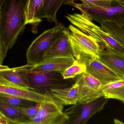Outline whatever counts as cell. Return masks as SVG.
<instances>
[{
  "label": "cell",
  "mask_w": 124,
  "mask_h": 124,
  "mask_svg": "<svg viewBox=\"0 0 124 124\" xmlns=\"http://www.w3.org/2000/svg\"><path fill=\"white\" fill-rule=\"evenodd\" d=\"M101 28L124 47V23L103 22Z\"/></svg>",
  "instance_id": "18"
},
{
  "label": "cell",
  "mask_w": 124,
  "mask_h": 124,
  "mask_svg": "<svg viewBox=\"0 0 124 124\" xmlns=\"http://www.w3.org/2000/svg\"><path fill=\"white\" fill-rule=\"evenodd\" d=\"M66 0H45L44 5L41 10L36 17V28L43 18L46 19L49 22H58L56 15L57 11L63 4H65Z\"/></svg>",
  "instance_id": "14"
},
{
  "label": "cell",
  "mask_w": 124,
  "mask_h": 124,
  "mask_svg": "<svg viewBox=\"0 0 124 124\" xmlns=\"http://www.w3.org/2000/svg\"><path fill=\"white\" fill-rule=\"evenodd\" d=\"M25 0H10L4 14L3 25L0 36L7 52L14 46L26 25L24 12Z\"/></svg>",
  "instance_id": "1"
},
{
  "label": "cell",
  "mask_w": 124,
  "mask_h": 124,
  "mask_svg": "<svg viewBox=\"0 0 124 124\" xmlns=\"http://www.w3.org/2000/svg\"><path fill=\"white\" fill-rule=\"evenodd\" d=\"M86 70V65L80 63L76 60L71 65L60 73L64 79H71L74 78L78 75L85 73Z\"/></svg>",
  "instance_id": "20"
},
{
  "label": "cell",
  "mask_w": 124,
  "mask_h": 124,
  "mask_svg": "<svg viewBox=\"0 0 124 124\" xmlns=\"http://www.w3.org/2000/svg\"><path fill=\"white\" fill-rule=\"evenodd\" d=\"M0 124H16L6 116L0 110Z\"/></svg>",
  "instance_id": "28"
},
{
  "label": "cell",
  "mask_w": 124,
  "mask_h": 124,
  "mask_svg": "<svg viewBox=\"0 0 124 124\" xmlns=\"http://www.w3.org/2000/svg\"><path fill=\"white\" fill-rule=\"evenodd\" d=\"M30 65L12 68L11 69L1 73L5 79L23 87L34 90L31 86L28 76V68Z\"/></svg>",
  "instance_id": "15"
},
{
  "label": "cell",
  "mask_w": 124,
  "mask_h": 124,
  "mask_svg": "<svg viewBox=\"0 0 124 124\" xmlns=\"http://www.w3.org/2000/svg\"><path fill=\"white\" fill-rule=\"evenodd\" d=\"M0 110L7 118L16 124H26L28 119L24 116L17 107L0 99Z\"/></svg>",
  "instance_id": "19"
},
{
  "label": "cell",
  "mask_w": 124,
  "mask_h": 124,
  "mask_svg": "<svg viewBox=\"0 0 124 124\" xmlns=\"http://www.w3.org/2000/svg\"><path fill=\"white\" fill-rule=\"evenodd\" d=\"M78 84V103L85 104L103 96L101 83L87 72L77 76Z\"/></svg>",
  "instance_id": "9"
},
{
  "label": "cell",
  "mask_w": 124,
  "mask_h": 124,
  "mask_svg": "<svg viewBox=\"0 0 124 124\" xmlns=\"http://www.w3.org/2000/svg\"><path fill=\"white\" fill-rule=\"evenodd\" d=\"M66 17L71 25L94 37L104 49L124 56V47L101 27L95 24L88 16L81 13H74L68 14Z\"/></svg>",
  "instance_id": "2"
},
{
  "label": "cell",
  "mask_w": 124,
  "mask_h": 124,
  "mask_svg": "<svg viewBox=\"0 0 124 124\" xmlns=\"http://www.w3.org/2000/svg\"><path fill=\"white\" fill-rule=\"evenodd\" d=\"M69 30L65 27L61 35L45 54L44 60L53 58L74 57L73 49L69 39Z\"/></svg>",
  "instance_id": "12"
},
{
  "label": "cell",
  "mask_w": 124,
  "mask_h": 124,
  "mask_svg": "<svg viewBox=\"0 0 124 124\" xmlns=\"http://www.w3.org/2000/svg\"><path fill=\"white\" fill-rule=\"evenodd\" d=\"M86 65V72L98 80L103 86L124 79L98 58H94Z\"/></svg>",
  "instance_id": "10"
},
{
  "label": "cell",
  "mask_w": 124,
  "mask_h": 124,
  "mask_svg": "<svg viewBox=\"0 0 124 124\" xmlns=\"http://www.w3.org/2000/svg\"><path fill=\"white\" fill-rule=\"evenodd\" d=\"M65 27L62 23L46 30L32 41L26 52L27 64L36 65L44 61V57L62 33Z\"/></svg>",
  "instance_id": "4"
},
{
  "label": "cell",
  "mask_w": 124,
  "mask_h": 124,
  "mask_svg": "<svg viewBox=\"0 0 124 124\" xmlns=\"http://www.w3.org/2000/svg\"><path fill=\"white\" fill-rule=\"evenodd\" d=\"M119 4L124 6V0H114Z\"/></svg>",
  "instance_id": "30"
},
{
  "label": "cell",
  "mask_w": 124,
  "mask_h": 124,
  "mask_svg": "<svg viewBox=\"0 0 124 124\" xmlns=\"http://www.w3.org/2000/svg\"><path fill=\"white\" fill-rule=\"evenodd\" d=\"M104 96L109 99L118 100L124 103V85Z\"/></svg>",
  "instance_id": "25"
},
{
  "label": "cell",
  "mask_w": 124,
  "mask_h": 124,
  "mask_svg": "<svg viewBox=\"0 0 124 124\" xmlns=\"http://www.w3.org/2000/svg\"><path fill=\"white\" fill-rule=\"evenodd\" d=\"M98 59L124 79V55L102 49Z\"/></svg>",
  "instance_id": "16"
},
{
  "label": "cell",
  "mask_w": 124,
  "mask_h": 124,
  "mask_svg": "<svg viewBox=\"0 0 124 124\" xmlns=\"http://www.w3.org/2000/svg\"><path fill=\"white\" fill-rule=\"evenodd\" d=\"M69 29V39L76 60L86 65L94 58H99L103 48L95 39L73 25H70Z\"/></svg>",
  "instance_id": "3"
},
{
  "label": "cell",
  "mask_w": 124,
  "mask_h": 124,
  "mask_svg": "<svg viewBox=\"0 0 124 124\" xmlns=\"http://www.w3.org/2000/svg\"><path fill=\"white\" fill-rule=\"evenodd\" d=\"M0 99L7 103L19 107L35 105V103L18 97L0 93Z\"/></svg>",
  "instance_id": "21"
},
{
  "label": "cell",
  "mask_w": 124,
  "mask_h": 124,
  "mask_svg": "<svg viewBox=\"0 0 124 124\" xmlns=\"http://www.w3.org/2000/svg\"><path fill=\"white\" fill-rule=\"evenodd\" d=\"M12 68H10L7 66L0 65V73L11 70Z\"/></svg>",
  "instance_id": "29"
},
{
  "label": "cell",
  "mask_w": 124,
  "mask_h": 124,
  "mask_svg": "<svg viewBox=\"0 0 124 124\" xmlns=\"http://www.w3.org/2000/svg\"><path fill=\"white\" fill-rule=\"evenodd\" d=\"M124 85V79L116 81L103 85L102 87V91L103 96L109 94L112 91Z\"/></svg>",
  "instance_id": "24"
},
{
  "label": "cell",
  "mask_w": 124,
  "mask_h": 124,
  "mask_svg": "<svg viewBox=\"0 0 124 124\" xmlns=\"http://www.w3.org/2000/svg\"><path fill=\"white\" fill-rule=\"evenodd\" d=\"M0 73V93L18 97L36 103L54 99L49 92L42 93L19 86L5 79Z\"/></svg>",
  "instance_id": "7"
},
{
  "label": "cell",
  "mask_w": 124,
  "mask_h": 124,
  "mask_svg": "<svg viewBox=\"0 0 124 124\" xmlns=\"http://www.w3.org/2000/svg\"><path fill=\"white\" fill-rule=\"evenodd\" d=\"M63 105L54 98L40 103L37 114L28 119L26 124H68V116L63 110Z\"/></svg>",
  "instance_id": "5"
},
{
  "label": "cell",
  "mask_w": 124,
  "mask_h": 124,
  "mask_svg": "<svg viewBox=\"0 0 124 124\" xmlns=\"http://www.w3.org/2000/svg\"><path fill=\"white\" fill-rule=\"evenodd\" d=\"M78 84L76 81L70 87L53 89L50 92L53 97L63 106L73 105L78 103Z\"/></svg>",
  "instance_id": "13"
},
{
  "label": "cell",
  "mask_w": 124,
  "mask_h": 124,
  "mask_svg": "<svg viewBox=\"0 0 124 124\" xmlns=\"http://www.w3.org/2000/svg\"><path fill=\"white\" fill-rule=\"evenodd\" d=\"M110 8L116 12L121 23H124V6L119 4L114 0H112Z\"/></svg>",
  "instance_id": "26"
},
{
  "label": "cell",
  "mask_w": 124,
  "mask_h": 124,
  "mask_svg": "<svg viewBox=\"0 0 124 124\" xmlns=\"http://www.w3.org/2000/svg\"><path fill=\"white\" fill-rule=\"evenodd\" d=\"M109 99L103 96L92 102L85 104L77 103L64 111L69 118V124H85L101 111Z\"/></svg>",
  "instance_id": "6"
},
{
  "label": "cell",
  "mask_w": 124,
  "mask_h": 124,
  "mask_svg": "<svg viewBox=\"0 0 124 124\" xmlns=\"http://www.w3.org/2000/svg\"><path fill=\"white\" fill-rule=\"evenodd\" d=\"M1 8L0 6V31H1Z\"/></svg>",
  "instance_id": "31"
},
{
  "label": "cell",
  "mask_w": 124,
  "mask_h": 124,
  "mask_svg": "<svg viewBox=\"0 0 124 124\" xmlns=\"http://www.w3.org/2000/svg\"><path fill=\"white\" fill-rule=\"evenodd\" d=\"M7 53L0 35V65H3V62Z\"/></svg>",
  "instance_id": "27"
},
{
  "label": "cell",
  "mask_w": 124,
  "mask_h": 124,
  "mask_svg": "<svg viewBox=\"0 0 124 124\" xmlns=\"http://www.w3.org/2000/svg\"><path fill=\"white\" fill-rule=\"evenodd\" d=\"M75 60L74 57L53 58L44 60L36 65H30L28 71L61 73L71 65Z\"/></svg>",
  "instance_id": "11"
},
{
  "label": "cell",
  "mask_w": 124,
  "mask_h": 124,
  "mask_svg": "<svg viewBox=\"0 0 124 124\" xmlns=\"http://www.w3.org/2000/svg\"><path fill=\"white\" fill-rule=\"evenodd\" d=\"M45 0H26L24 8L25 23V25H32L33 29H37L35 18L44 5Z\"/></svg>",
  "instance_id": "17"
},
{
  "label": "cell",
  "mask_w": 124,
  "mask_h": 124,
  "mask_svg": "<svg viewBox=\"0 0 124 124\" xmlns=\"http://www.w3.org/2000/svg\"><path fill=\"white\" fill-rule=\"evenodd\" d=\"M28 76L31 86L35 91H50L53 89L67 87L68 79H64L60 72L28 71Z\"/></svg>",
  "instance_id": "8"
},
{
  "label": "cell",
  "mask_w": 124,
  "mask_h": 124,
  "mask_svg": "<svg viewBox=\"0 0 124 124\" xmlns=\"http://www.w3.org/2000/svg\"><path fill=\"white\" fill-rule=\"evenodd\" d=\"M39 103L26 107H19L22 113L28 119L32 118L37 114L39 108Z\"/></svg>",
  "instance_id": "22"
},
{
  "label": "cell",
  "mask_w": 124,
  "mask_h": 124,
  "mask_svg": "<svg viewBox=\"0 0 124 124\" xmlns=\"http://www.w3.org/2000/svg\"><path fill=\"white\" fill-rule=\"evenodd\" d=\"M74 0H66L65 2L73 1ZM82 3L90 6L100 7H109L111 5L112 0H79Z\"/></svg>",
  "instance_id": "23"
}]
</instances>
